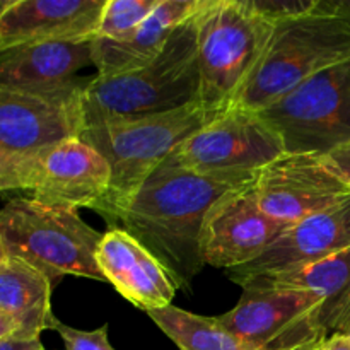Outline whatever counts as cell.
Masks as SVG:
<instances>
[{
    "instance_id": "8",
    "label": "cell",
    "mask_w": 350,
    "mask_h": 350,
    "mask_svg": "<svg viewBox=\"0 0 350 350\" xmlns=\"http://www.w3.org/2000/svg\"><path fill=\"white\" fill-rule=\"evenodd\" d=\"M260 116L289 154L328 156L350 144V58L313 75Z\"/></svg>"
},
{
    "instance_id": "19",
    "label": "cell",
    "mask_w": 350,
    "mask_h": 350,
    "mask_svg": "<svg viewBox=\"0 0 350 350\" xmlns=\"http://www.w3.org/2000/svg\"><path fill=\"white\" fill-rule=\"evenodd\" d=\"M92 40L43 41L0 51V88L40 91L75 81L77 70L94 65Z\"/></svg>"
},
{
    "instance_id": "7",
    "label": "cell",
    "mask_w": 350,
    "mask_h": 350,
    "mask_svg": "<svg viewBox=\"0 0 350 350\" xmlns=\"http://www.w3.org/2000/svg\"><path fill=\"white\" fill-rule=\"evenodd\" d=\"M75 79L40 91L0 88V185L44 150L85 130V85Z\"/></svg>"
},
{
    "instance_id": "5",
    "label": "cell",
    "mask_w": 350,
    "mask_h": 350,
    "mask_svg": "<svg viewBox=\"0 0 350 350\" xmlns=\"http://www.w3.org/2000/svg\"><path fill=\"white\" fill-rule=\"evenodd\" d=\"M103 232L82 221L77 208L12 198L0 214V252L19 256L55 284L65 275L106 282L96 262Z\"/></svg>"
},
{
    "instance_id": "18",
    "label": "cell",
    "mask_w": 350,
    "mask_h": 350,
    "mask_svg": "<svg viewBox=\"0 0 350 350\" xmlns=\"http://www.w3.org/2000/svg\"><path fill=\"white\" fill-rule=\"evenodd\" d=\"M204 0H159L149 19L123 40H92V64L99 77H115L147 67L171 34L200 10Z\"/></svg>"
},
{
    "instance_id": "1",
    "label": "cell",
    "mask_w": 350,
    "mask_h": 350,
    "mask_svg": "<svg viewBox=\"0 0 350 350\" xmlns=\"http://www.w3.org/2000/svg\"><path fill=\"white\" fill-rule=\"evenodd\" d=\"M255 180L159 166L120 214V228L163 263L176 289H188L205 267L200 236L207 212L222 195Z\"/></svg>"
},
{
    "instance_id": "10",
    "label": "cell",
    "mask_w": 350,
    "mask_h": 350,
    "mask_svg": "<svg viewBox=\"0 0 350 350\" xmlns=\"http://www.w3.org/2000/svg\"><path fill=\"white\" fill-rule=\"evenodd\" d=\"M109 183L108 161L82 139H70L34 157L0 185V190L31 191V198L43 204L91 208L101 214Z\"/></svg>"
},
{
    "instance_id": "21",
    "label": "cell",
    "mask_w": 350,
    "mask_h": 350,
    "mask_svg": "<svg viewBox=\"0 0 350 350\" xmlns=\"http://www.w3.org/2000/svg\"><path fill=\"white\" fill-rule=\"evenodd\" d=\"M147 314L181 350H262L229 332L217 317L195 314L173 304Z\"/></svg>"
},
{
    "instance_id": "15",
    "label": "cell",
    "mask_w": 350,
    "mask_h": 350,
    "mask_svg": "<svg viewBox=\"0 0 350 350\" xmlns=\"http://www.w3.org/2000/svg\"><path fill=\"white\" fill-rule=\"evenodd\" d=\"M106 0H2L0 51L43 41L92 40Z\"/></svg>"
},
{
    "instance_id": "14",
    "label": "cell",
    "mask_w": 350,
    "mask_h": 350,
    "mask_svg": "<svg viewBox=\"0 0 350 350\" xmlns=\"http://www.w3.org/2000/svg\"><path fill=\"white\" fill-rule=\"evenodd\" d=\"M350 246V198L314 214L273 241L258 258L226 270L229 279L245 289L248 284L317 263Z\"/></svg>"
},
{
    "instance_id": "4",
    "label": "cell",
    "mask_w": 350,
    "mask_h": 350,
    "mask_svg": "<svg viewBox=\"0 0 350 350\" xmlns=\"http://www.w3.org/2000/svg\"><path fill=\"white\" fill-rule=\"evenodd\" d=\"M224 111L195 103L173 113L84 130L81 139L94 147L111 167V183L101 211L109 228L118 224L120 214L167 156Z\"/></svg>"
},
{
    "instance_id": "22",
    "label": "cell",
    "mask_w": 350,
    "mask_h": 350,
    "mask_svg": "<svg viewBox=\"0 0 350 350\" xmlns=\"http://www.w3.org/2000/svg\"><path fill=\"white\" fill-rule=\"evenodd\" d=\"M159 0H106L96 38L123 40L142 26Z\"/></svg>"
},
{
    "instance_id": "20",
    "label": "cell",
    "mask_w": 350,
    "mask_h": 350,
    "mask_svg": "<svg viewBox=\"0 0 350 350\" xmlns=\"http://www.w3.org/2000/svg\"><path fill=\"white\" fill-rule=\"evenodd\" d=\"M301 289L323 297L320 323L328 335L345 332L350 325V246L317 263L293 270L289 273L256 280L248 289Z\"/></svg>"
},
{
    "instance_id": "27",
    "label": "cell",
    "mask_w": 350,
    "mask_h": 350,
    "mask_svg": "<svg viewBox=\"0 0 350 350\" xmlns=\"http://www.w3.org/2000/svg\"><path fill=\"white\" fill-rule=\"evenodd\" d=\"M323 350H350V337L347 334H344V332L332 334L325 340Z\"/></svg>"
},
{
    "instance_id": "17",
    "label": "cell",
    "mask_w": 350,
    "mask_h": 350,
    "mask_svg": "<svg viewBox=\"0 0 350 350\" xmlns=\"http://www.w3.org/2000/svg\"><path fill=\"white\" fill-rule=\"evenodd\" d=\"M53 282L19 256L0 252V338L34 340L55 330Z\"/></svg>"
},
{
    "instance_id": "23",
    "label": "cell",
    "mask_w": 350,
    "mask_h": 350,
    "mask_svg": "<svg viewBox=\"0 0 350 350\" xmlns=\"http://www.w3.org/2000/svg\"><path fill=\"white\" fill-rule=\"evenodd\" d=\"M321 2L323 0H252L253 7L275 26L313 12Z\"/></svg>"
},
{
    "instance_id": "16",
    "label": "cell",
    "mask_w": 350,
    "mask_h": 350,
    "mask_svg": "<svg viewBox=\"0 0 350 350\" xmlns=\"http://www.w3.org/2000/svg\"><path fill=\"white\" fill-rule=\"evenodd\" d=\"M96 262L106 282L139 310L171 306L178 289L170 272L125 229L111 226L103 232Z\"/></svg>"
},
{
    "instance_id": "28",
    "label": "cell",
    "mask_w": 350,
    "mask_h": 350,
    "mask_svg": "<svg viewBox=\"0 0 350 350\" xmlns=\"http://www.w3.org/2000/svg\"><path fill=\"white\" fill-rule=\"evenodd\" d=\"M325 340H327V338H325ZM325 340H320V342H314V344L308 345V347H304V349H301V350H323Z\"/></svg>"
},
{
    "instance_id": "3",
    "label": "cell",
    "mask_w": 350,
    "mask_h": 350,
    "mask_svg": "<svg viewBox=\"0 0 350 350\" xmlns=\"http://www.w3.org/2000/svg\"><path fill=\"white\" fill-rule=\"evenodd\" d=\"M350 58V0L327 2L275 26L234 106L260 111L313 75Z\"/></svg>"
},
{
    "instance_id": "30",
    "label": "cell",
    "mask_w": 350,
    "mask_h": 350,
    "mask_svg": "<svg viewBox=\"0 0 350 350\" xmlns=\"http://www.w3.org/2000/svg\"><path fill=\"white\" fill-rule=\"evenodd\" d=\"M41 350H46V349H41Z\"/></svg>"
},
{
    "instance_id": "6",
    "label": "cell",
    "mask_w": 350,
    "mask_h": 350,
    "mask_svg": "<svg viewBox=\"0 0 350 350\" xmlns=\"http://www.w3.org/2000/svg\"><path fill=\"white\" fill-rule=\"evenodd\" d=\"M275 24L252 0H204L197 14L200 105L229 109L255 72Z\"/></svg>"
},
{
    "instance_id": "2",
    "label": "cell",
    "mask_w": 350,
    "mask_h": 350,
    "mask_svg": "<svg viewBox=\"0 0 350 350\" xmlns=\"http://www.w3.org/2000/svg\"><path fill=\"white\" fill-rule=\"evenodd\" d=\"M197 14L176 27L152 64L115 77L96 75L88 82L85 129L149 118L200 103Z\"/></svg>"
},
{
    "instance_id": "29",
    "label": "cell",
    "mask_w": 350,
    "mask_h": 350,
    "mask_svg": "<svg viewBox=\"0 0 350 350\" xmlns=\"http://www.w3.org/2000/svg\"><path fill=\"white\" fill-rule=\"evenodd\" d=\"M344 334H347V335H349V337H350V325H349V328H347V330H345V332H344Z\"/></svg>"
},
{
    "instance_id": "13",
    "label": "cell",
    "mask_w": 350,
    "mask_h": 350,
    "mask_svg": "<svg viewBox=\"0 0 350 350\" xmlns=\"http://www.w3.org/2000/svg\"><path fill=\"white\" fill-rule=\"evenodd\" d=\"M289 226L262 211L255 181L222 195L207 212L200 248L205 265L234 269L258 258Z\"/></svg>"
},
{
    "instance_id": "12",
    "label": "cell",
    "mask_w": 350,
    "mask_h": 350,
    "mask_svg": "<svg viewBox=\"0 0 350 350\" xmlns=\"http://www.w3.org/2000/svg\"><path fill=\"white\" fill-rule=\"evenodd\" d=\"M262 211L273 221L294 226L350 198L344 180L314 154H282L256 173Z\"/></svg>"
},
{
    "instance_id": "25",
    "label": "cell",
    "mask_w": 350,
    "mask_h": 350,
    "mask_svg": "<svg viewBox=\"0 0 350 350\" xmlns=\"http://www.w3.org/2000/svg\"><path fill=\"white\" fill-rule=\"evenodd\" d=\"M323 159L350 188V144L334 150V152L328 154V156H323Z\"/></svg>"
},
{
    "instance_id": "24",
    "label": "cell",
    "mask_w": 350,
    "mask_h": 350,
    "mask_svg": "<svg viewBox=\"0 0 350 350\" xmlns=\"http://www.w3.org/2000/svg\"><path fill=\"white\" fill-rule=\"evenodd\" d=\"M55 330L60 334L65 350H115L109 344L108 325L92 332H82L58 321Z\"/></svg>"
},
{
    "instance_id": "11",
    "label": "cell",
    "mask_w": 350,
    "mask_h": 350,
    "mask_svg": "<svg viewBox=\"0 0 350 350\" xmlns=\"http://www.w3.org/2000/svg\"><path fill=\"white\" fill-rule=\"evenodd\" d=\"M323 297L301 289H248L219 321L262 350H299L330 335L320 323Z\"/></svg>"
},
{
    "instance_id": "9",
    "label": "cell",
    "mask_w": 350,
    "mask_h": 350,
    "mask_svg": "<svg viewBox=\"0 0 350 350\" xmlns=\"http://www.w3.org/2000/svg\"><path fill=\"white\" fill-rule=\"evenodd\" d=\"M282 154V139L258 111L232 106L180 144L161 166L198 174H256Z\"/></svg>"
},
{
    "instance_id": "26",
    "label": "cell",
    "mask_w": 350,
    "mask_h": 350,
    "mask_svg": "<svg viewBox=\"0 0 350 350\" xmlns=\"http://www.w3.org/2000/svg\"><path fill=\"white\" fill-rule=\"evenodd\" d=\"M44 349L41 338L19 340V338H0V350H41Z\"/></svg>"
}]
</instances>
